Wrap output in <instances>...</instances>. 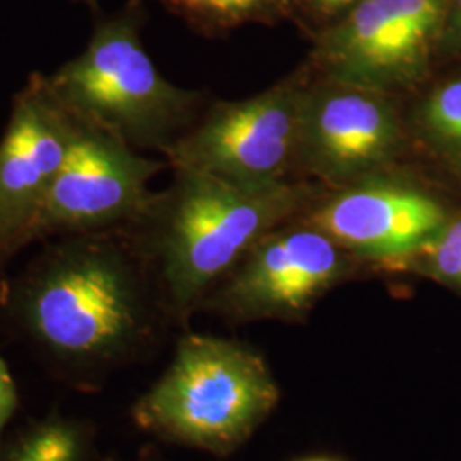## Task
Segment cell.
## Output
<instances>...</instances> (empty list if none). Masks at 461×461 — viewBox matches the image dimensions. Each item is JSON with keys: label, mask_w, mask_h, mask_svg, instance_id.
I'll list each match as a JSON object with an SVG mask.
<instances>
[{"label": "cell", "mask_w": 461, "mask_h": 461, "mask_svg": "<svg viewBox=\"0 0 461 461\" xmlns=\"http://www.w3.org/2000/svg\"><path fill=\"white\" fill-rule=\"evenodd\" d=\"M173 171L171 186L156 194L133 228L148 230L176 310L190 308L265 234L313 200L303 183L245 185L185 167Z\"/></svg>", "instance_id": "cell-1"}, {"label": "cell", "mask_w": 461, "mask_h": 461, "mask_svg": "<svg viewBox=\"0 0 461 461\" xmlns=\"http://www.w3.org/2000/svg\"><path fill=\"white\" fill-rule=\"evenodd\" d=\"M122 230L60 236L17 282L23 327L51 352L81 361L113 356L140 327V296Z\"/></svg>", "instance_id": "cell-2"}, {"label": "cell", "mask_w": 461, "mask_h": 461, "mask_svg": "<svg viewBox=\"0 0 461 461\" xmlns=\"http://www.w3.org/2000/svg\"><path fill=\"white\" fill-rule=\"evenodd\" d=\"M144 23L142 0L96 17L86 49L47 81L84 125L112 133L131 148L163 154L197 122L202 95L163 77L144 49Z\"/></svg>", "instance_id": "cell-3"}, {"label": "cell", "mask_w": 461, "mask_h": 461, "mask_svg": "<svg viewBox=\"0 0 461 461\" xmlns=\"http://www.w3.org/2000/svg\"><path fill=\"white\" fill-rule=\"evenodd\" d=\"M264 361L209 335L185 337L175 361L137 409L142 426L211 451L241 443L277 403Z\"/></svg>", "instance_id": "cell-4"}, {"label": "cell", "mask_w": 461, "mask_h": 461, "mask_svg": "<svg viewBox=\"0 0 461 461\" xmlns=\"http://www.w3.org/2000/svg\"><path fill=\"white\" fill-rule=\"evenodd\" d=\"M310 81L303 67L264 93L215 103L166 149L167 166L245 185L289 182Z\"/></svg>", "instance_id": "cell-5"}, {"label": "cell", "mask_w": 461, "mask_h": 461, "mask_svg": "<svg viewBox=\"0 0 461 461\" xmlns=\"http://www.w3.org/2000/svg\"><path fill=\"white\" fill-rule=\"evenodd\" d=\"M447 11L449 0H359L316 33L312 66L325 79L390 93L422 74Z\"/></svg>", "instance_id": "cell-6"}, {"label": "cell", "mask_w": 461, "mask_h": 461, "mask_svg": "<svg viewBox=\"0 0 461 461\" xmlns=\"http://www.w3.org/2000/svg\"><path fill=\"white\" fill-rule=\"evenodd\" d=\"M165 166L112 133L81 123L34 221L30 243L137 224L156 197L149 183Z\"/></svg>", "instance_id": "cell-7"}, {"label": "cell", "mask_w": 461, "mask_h": 461, "mask_svg": "<svg viewBox=\"0 0 461 461\" xmlns=\"http://www.w3.org/2000/svg\"><path fill=\"white\" fill-rule=\"evenodd\" d=\"M81 122L50 89L45 74H32L17 93L0 139V274L30 232L50 188L66 163Z\"/></svg>", "instance_id": "cell-8"}, {"label": "cell", "mask_w": 461, "mask_h": 461, "mask_svg": "<svg viewBox=\"0 0 461 461\" xmlns=\"http://www.w3.org/2000/svg\"><path fill=\"white\" fill-rule=\"evenodd\" d=\"M402 146V125L388 93L310 81L297 167L337 188L381 175Z\"/></svg>", "instance_id": "cell-9"}, {"label": "cell", "mask_w": 461, "mask_h": 461, "mask_svg": "<svg viewBox=\"0 0 461 461\" xmlns=\"http://www.w3.org/2000/svg\"><path fill=\"white\" fill-rule=\"evenodd\" d=\"M306 224L347 253L398 262L443 230L446 214L438 200L381 173L337 188L314 205Z\"/></svg>", "instance_id": "cell-10"}, {"label": "cell", "mask_w": 461, "mask_h": 461, "mask_svg": "<svg viewBox=\"0 0 461 461\" xmlns=\"http://www.w3.org/2000/svg\"><path fill=\"white\" fill-rule=\"evenodd\" d=\"M346 270V249L321 230L306 222L299 228H277L248 251L222 299L240 313H297Z\"/></svg>", "instance_id": "cell-11"}, {"label": "cell", "mask_w": 461, "mask_h": 461, "mask_svg": "<svg viewBox=\"0 0 461 461\" xmlns=\"http://www.w3.org/2000/svg\"><path fill=\"white\" fill-rule=\"evenodd\" d=\"M197 33L212 36L245 24L277 23L294 16L296 0H159Z\"/></svg>", "instance_id": "cell-12"}, {"label": "cell", "mask_w": 461, "mask_h": 461, "mask_svg": "<svg viewBox=\"0 0 461 461\" xmlns=\"http://www.w3.org/2000/svg\"><path fill=\"white\" fill-rule=\"evenodd\" d=\"M422 123L439 148L461 161V79L438 87L429 96Z\"/></svg>", "instance_id": "cell-13"}, {"label": "cell", "mask_w": 461, "mask_h": 461, "mask_svg": "<svg viewBox=\"0 0 461 461\" xmlns=\"http://www.w3.org/2000/svg\"><path fill=\"white\" fill-rule=\"evenodd\" d=\"M79 432L64 422H50L30 432L7 461H79Z\"/></svg>", "instance_id": "cell-14"}, {"label": "cell", "mask_w": 461, "mask_h": 461, "mask_svg": "<svg viewBox=\"0 0 461 461\" xmlns=\"http://www.w3.org/2000/svg\"><path fill=\"white\" fill-rule=\"evenodd\" d=\"M417 253L428 258L430 272L439 279L461 285V219L446 224Z\"/></svg>", "instance_id": "cell-15"}, {"label": "cell", "mask_w": 461, "mask_h": 461, "mask_svg": "<svg viewBox=\"0 0 461 461\" xmlns=\"http://www.w3.org/2000/svg\"><path fill=\"white\" fill-rule=\"evenodd\" d=\"M357 2L359 0H296L294 16L304 17L321 32L346 16Z\"/></svg>", "instance_id": "cell-16"}, {"label": "cell", "mask_w": 461, "mask_h": 461, "mask_svg": "<svg viewBox=\"0 0 461 461\" xmlns=\"http://www.w3.org/2000/svg\"><path fill=\"white\" fill-rule=\"evenodd\" d=\"M17 392L7 364L0 357V436L16 412Z\"/></svg>", "instance_id": "cell-17"}, {"label": "cell", "mask_w": 461, "mask_h": 461, "mask_svg": "<svg viewBox=\"0 0 461 461\" xmlns=\"http://www.w3.org/2000/svg\"><path fill=\"white\" fill-rule=\"evenodd\" d=\"M445 38L449 43L461 47V0H449Z\"/></svg>", "instance_id": "cell-18"}, {"label": "cell", "mask_w": 461, "mask_h": 461, "mask_svg": "<svg viewBox=\"0 0 461 461\" xmlns=\"http://www.w3.org/2000/svg\"><path fill=\"white\" fill-rule=\"evenodd\" d=\"M74 2H77V4H84V5L91 7V9H96V7H98V0H74Z\"/></svg>", "instance_id": "cell-19"}, {"label": "cell", "mask_w": 461, "mask_h": 461, "mask_svg": "<svg viewBox=\"0 0 461 461\" xmlns=\"http://www.w3.org/2000/svg\"><path fill=\"white\" fill-rule=\"evenodd\" d=\"M310 461H329V460H310Z\"/></svg>", "instance_id": "cell-20"}]
</instances>
